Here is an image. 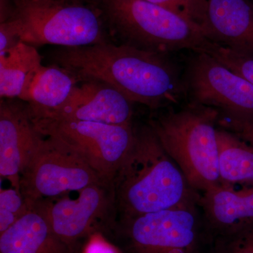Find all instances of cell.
<instances>
[{
  "label": "cell",
  "mask_w": 253,
  "mask_h": 253,
  "mask_svg": "<svg viewBox=\"0 0 253 253\" xmlns=\"http://www.w3.org/2000/svg\"><path fill=\"white\" fill-rule=\"evenodd\" d=\"M5 1L6 0H1V13H2L4 11L5 8Z\"/></svg>",
  "instance_id": "obj_26"
},
{
  "label": "cell",
  "mask_w": 253,
  "mask_h": 253,
  "mask_svg": "<svg viewBox=\"0 0 253 253\" xmlns=\"http://www.w3.org/2000/svg\"><path fill=\"white\" fill-rule=\"evenodd\" d=\"M42 66L34 46L20 41L0 54V95L25 101L33 79Z\"/></svg>",
  "instance_id": "obj_16"
},
{
  "label": "cell",
  "mask_w": 253,
  "mask_h": 253,
  "mask_svg": "<svg viewBox=\"0 0 253 253\" xmlns=\"http://www.w3.org/2000/svg\"><path fill=\"white\" fill-rule=\"evenodd\" d=\"M34 204V205H35ZM21 191L14 187L0 190V234L7 230L33 207Z\"/></svg>",
  "instance_id": "obj_19"
},
{
  "label": "cell",
  "mask_w": 253,
  "mask_h": 253,
  "mask_svg": "<svg viewBox=\"0 0 253 253\" xmlns=\"http://www.w3.org/2000/svg\"><path fill=\"white\" fill-rule=\"evenodd\" d=\"M219 112L189 102L150 121L158 140L185 176L190 186L203 193L221 184L217 129Z\"/></svg>",
  "instance_id": "obj_3"
},
{
  "label": "cell",
  "mask_w": 253,
  "mask_h": 253,
  "mask_svg": "<svg viewBox=\"0 0 253 253\" xmlns=\"http://www.w3.org/2000/svg\"><path fill=\"white\" fill-rule=\"evenodd\" d=\"M42 134L28 106L14 101L0 105V175L21 191L20 182Z\"/></svg>",
  "instance_id": "obj_12"
},
{
  "label": "cell",
  "mask_w": 253,
  "mask_h": 253,
  "mask_svg": "<svg viewBox=\"0 0 253 253\" xmlns=\"http://www.w3.org/2000/svg\"><path fill=\"white\" fill-rule=\"evenodd\" d=\"M202 30L214 44L253 58L251 0H207Z\"/></svg>",
  "instance_id": "obj_13"
},
{
  "label": "cell",
  "mask_w": 253,
  "mask_h": 253,
  "mask_svg": "<svg viewBox=\"0 0 253 253\" xmlns=\"http://www.w3.org/2000/svg\"><path fill=\"white\" fill-rule=\"evenodd\" d=\"M219 172L222 185L253 186V146L218 126Z\"/></svg>",
  "instance_id": "obj_18"
},
{
  "label": "cell",
  "mask_w": 253,
  "mask_h": 253,
  "mask_svg": "<svg viewBox=\"0 0 253 253\" xmlns=\"http://www.w3.org/2000/svg\"><path fill=\"white\" fill-rule=\"evenodd\" d=\"M122 221L163 210L199 204L151 126L135 129L134 142L113 181Z\"/></svg>",
  "instance_id": "obj_2"
},
{
  "label": "cell",
  "mask_w": 253,
  "mask_h": 253,
  "mask_svg": "<svg viewBox=\"0 0 253 253\" xmlns=\"http://www.w3.org/2000/svg\"><path fill=\"white\" fill-rule=\"evenodd\" d=\"M9 21L20 41L31 45L54 44L64 47L106 42L101 23L94 11L65 0H14Z\"/></svg>",
  "instance_id": "obj_5"
},
{
  "label": "cell",
  "mask_w": 253,
  "mask_h": 253,
  "mask_svg": "<svg viewBox=\"0 0 253 253\" xmlns=\"http://www.w3.org/2000/svg\"><path fill=\"white\" fill-rule=\"evenodd\" d=\"M53 58L76 78L106 83L133 104L157 109L186 97L183 74L166 54L103 42L62 48Z\"/></svg>",
  "instance_id": "obj_1"
},
{
  "label": "cell",
  "mask_w": 253,
  "mask_h": 253,
  "mask_svg": "<svg viewBox=\"0 0 253 253\" xmlns=\"http://www.w3.org/2000/svg\"><path fill=\"white\" fill-rule=\"evenodd\" d=\"M77 85V78L58 66H42L33 79L25 101L32 116L41 117L62 106Z\"/></svg>",
  "instance_id": "obj_17"
},
{
  "label": "cell",
  "mask_w": 253,
  "mask_h": 253,
  "mask_svg": "<svg viewBox=\"0 0 253 253\" xmlns=\"http://www.w3.org/2000/svg\"><path fill=\"white\" fill-rule=\"evenodd\" d=\"M83 253H120L118 250L98 233L89 236Z\"/></svg>",
  "instance_id": "obj_25"
},
{
  "label": "cell",
  "mask_w": 253,
  "mask_h": 253,
  "mask_svg": "<svg viewBox=\"0 0 253 253\" xmlns=\"http://www.w3.org/2000/svg\"><path fill=\"white\" fill-rule=\"evenodd\" d=\"M102 181H106L62 143L41 136L21 176L20 189L28 202L34 205Z\"/></svg>",
  "instance_id": "obj_7"
},
{
  "label": "cell",
  "mask_w": 253,
  "mask_h": 253,
  "mask_svg": "<svg viewBox=\"0 0 253 253\" xmlns=\"http://www.w3.org/2000/svg\"><path fill=\"white\" fill-rule=\"evenodd\" d=\"M19 42L17 32L12 23L9 20L1 22L0 26V54H4Z\"/></svg>",
  "instance_id": "obj_24"
},
{
  "label": "cell",
  "mask_w": 253,
  "mask_h": 253,
  "mask_svg": "<svg viewBox=\"0 0 253 253\" xmlns=\"http://www.w3.org/2000/svg\"><path fill=\"white\" fill-rule=\"evenodd\" d=\"M109 13L127 44L162 54L212 46L198 25L145 0H110Z\"/></svg>",
  "instance_id": "obj_4"
},
{
  "label": "cell",
  "mask_w": 253,
  "mask_h": 253,
  "mask_svg": "<svg viewBox=\"0 0 253 253\" xmlns=\"http://www.w3.org/2000/svg\"><path fill=\"white\" fill-rule=\"evenodd\" d=\"M215 253H253V222L229 234L216 236Z\"/></svg>",
  "instance_id": "obj_20"
},
{
  "label": "cell",
  "mask_w": 253,
  "mask_h": 253,
  "mask_svg": "<svg viewBox=\"0 0 253 253\" xmlns=\"http://www.w3.org/2000/svg\"><path fill=\"white\" fill-rule=\"evenodd\" d=\"M132 104L117 89L106 83L96 80H83L82 84L75 86L67 101L59 109L35 118L130 126L132 125Z\"/></svg>",
  "instance_id": "obj_11"
},
{
  "label": "cell",
  "mask_w": 253,
  "mask_h": 253,
  "mask_svg": "<svg viewBox=\"0 0 253 253\" xmlns=\"http://www.w3.org/2000/svg\"><path fill=\"white\" fill-rule=\"evenodd\" d=\"M73 250L53 230L45 200L37 202L0 234V253H73Z\"/></svg>",
  "instance_id": "obj_14"
},
{
  "label": "cell",
  "mask_w": 253,
  "mask_h": 253,
  "mask_svg": "<svg viewBox=\"0 0 253 253\" xmlns=\"http://www.w3.org/2000/svg\"><path fill=\"white\" fill-rule=\"evenodd\" d=\"M32 118L40 134L62 143L109 182L113 183L135 136L132 125L115 126L49 118Z\"/></svg>",
  "instance_id": "obj_6"
},
{
  "label": "cell",
  "mask_w": 253,
  "mask_h": 253,
  "mask_svg": "<svg viewBox=\"0 0 253 253\" xmlns=\"http://www.w3.org/2000/svg\"><path fill=\"white\" fill-rule=\"evenodd\" d=\"M217 126L253 146V115L219 112Z\"/></svg>",
  "instance_id": "obj_23"
},
{
  "label": "cell",
  "mask_w": 253,
  "mask_h": 253,
  "mask_svg": "<svg viewBox=\"0 0 253 253\" xmlns=\"http://www.w3.org/2000/svg\"><path fill=\"white\" fill-rule=\"evenodd\" d=\"M78 193L76 199L63 196L45 200L53 230L73 249L79 240L96 234L113 208H116L112 182L91 184Z\"/></svg>",
  "instance_id": "obj_10"
},
{
  "label": "cell",
  "mask_w": 253,
  "mask_h": 253,
  "mask_svg": "<svg viewBox=\"0 0 253 253\" xmlns=\"http://www.w3.org/2000/svg\"><path fill=\"white\" fill-rule=\"evenodd\" d=\"M206 53L211 54L214 59L245 78L253 85V58L242 56L214 43Z\"/></svg>",
  "instance_id": "obj_22"
},
{
  "label": "cell",
  "mask_w": 253,
  "mask_h": 253,
  "mask_svg": "<svg viewBox=\"0 0 253 253\" xmlns=\"http://www.w3.org/2000/svg\"><path fill=\"white\" fill-rule=\"evenodd\" d=\"M189 102L220 113L253 115V85L205 52H194L183 73Z\"/></svg>",
  "instance_id": "obj_9"
},
{
  "label": "cell",
  "mask_w": 253,
  "mask_h": 253,
  "mask_svg": "<svg viewBox=\"0 0 253 253\" xmlns=\"http://www.w3.org/2000/svg\"><path fill=\"white\" fill-rule=\"evenodd\" d=\"M251 1H253V0H251Z\"/></svg>",
  "instance_id": "obj_27"
},
{
  "label": "cell",
  "mask_w": 253,
  "mask_h": 253,
  "mask_svg": "<svg viewBox=\"0 0 253 253\" xmlns=\"http://www.w3.org/2000/svg\"><path fill=\"white\" fill-rule=\"evenodd\" d=\"M196 205L147 213L122 221L131 253H198L201 220Z\"/></svg>",
  "instance_id": "obj_8"
},
{
  "label": "cell",
  "mask_w": 253,
  "mask_h": 253,
  "mask_svg": "<svg viewBox=\"0 0 253 253\" xmlns=\"http://www.w3.org/2000/svg\"><path fill=\"white\" fill-rule=\"evenodd\" d=\"M199 204L216 236L229 234L253 222V186L237 190L219 184L203 193Z\"/></svg>",
  "instance_id": "obj_15"
},
{
  "label": "cell",
  "mask_w": 253,
  "mask_h": 253,
  "mask_svg": "<svg viewBox=\"0 0 253 253\" xmlns=\"http://www.w3.org/2000/svg\"><path fill=\"white\" fill-rule=\"evenodd\" d=\"M169 10L202 29L206 18L207 0H145Z\"/></svg>",
  "instance_id": "obj_21"
}]
</instances>
